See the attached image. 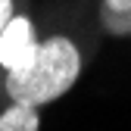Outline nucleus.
Returning a JSON list of instances; mask_svg holds the SVG:
<instances>
[{
  "instance_id": "nucleus-5",
  "label": "nucleus",
  "mask_w": 131,
  "mask_h": 131,
  "mask_svg": "<svg viewBox=\"0 0 131 131\" xmlns=\"http://www.w3.org/2000/svg\"><path fill=\"white\" fill-rule=\"evenodd\" d=\"M22 6V0H0V31H3V25L13 19V13Z\"/></svg>"
},
{
  "instance_id": "nucleus-3",
  "label": "nucleus",
  "mask_w": 131,
  "mask_h": 131,
  "mask_svg": "<svg viewBox=\"0 0 131 131\" xmlns=\"http://www.w3.org/2000/svg\"><path fill=\"white\" fill-rule=\"evenodd\" d=\"M94 22L109 38H131V0H97Z\"/></svg>"
},
{
  "instance_id": "nucleus-2",
  "label": "nucleus",
  "mask_w": 131,
  "mask_h": 131,
  "mask_svg": "<svg viewBox=\"0 0 131 131\" xmlns=\"http://www.w3.org/2000/svg\"><path fill=\"white\" fill-rule=\"evenodd\" d=\"M38 38H41V25L35 22L28 6H19L0 31V78L22 75L35 62Z\"/></svg>"
},
{
  "instance_id": "nucleus-1",
  "label": "nucleus",
  "mask_w": 131,
  "mask_h": 131,
  "mask_svg": "<svg viewBox=\"0 0 131 131\" xmlns=\"http://www.w3.org/2000/svg\"><path fill=\"white\" fill-rule=\"evenodd\" d=\"M94 53L88 41V25H53L38 38L35 62L22 75L0 78V100H22L31 106H50L69 94Z\"/></svg>"
},
{
  "instance_id": "nucleus-4",
  "label": "nucleus",
  "mask_w": 131,
  "mask_h": 131,
  "mask_svg": "<svg viewBox=\"0 0 131 131\" xmlns=\"http://www.w3.org/2000/svg\"><path fill=\"white\" fill-rule=\"evenodd\" d=\"M44 116L41 106H31L22 100H3L0 106V131H41Z\"/></svg>"
}]
</instances>
